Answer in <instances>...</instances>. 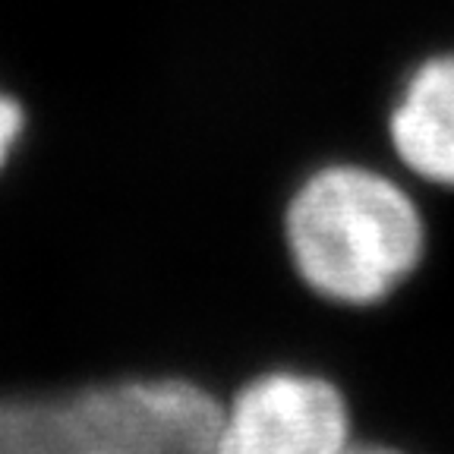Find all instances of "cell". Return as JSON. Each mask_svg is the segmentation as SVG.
<instances>
[{"mask_svg": "<svg viewBox=\"0 0 454 454\" xmlns=\"http://www.w3.org/2000/svg\"><path fill=\"white\" fill-rule=\"evenodd\" d=\"M350 417L332 382L269 372L221 407L218 454H350Z\"/></svg>", "mask_w": 454, "mask_h": 454, "instance_id": "3957f363", "label": "cell"}, {"mask_svg": "<svg viewBox=\"0 0 454 454\" xmlns=\"http://www.w3.org/2000/svg\"><path fill=\"white\" fill-rule=\"evenodd\" d=\"M391 142L413 174L454 186V54L426 60L391 114Z\"/></svg>", "mask_w": 454, "mask_h": 454, "instance_id": "277c9868", "label": "cell"}, {"mask_svg": "<svg viewBox=\"0 0 454 454\" xmlns=\"http://www.w3.org/2000/svg\"><path fill=\"white\" fill-rule=\"evenodd\" d=\"M350 454H395V451H379V448H369V451H350Z\"/></svg>", "mask_w": 454, "mask_h": 454, "instance_id": "8992f818", "label": "cell"}, {"mask_svg": "<svg viewBox=\"0 0 454 454\" xmlns=\"http://www.w3.org/2000/svg\"><path fill=\"white\" fill-rule=\"evenodd\" d=\"M221 404L184 379L0 395V454H218Z\"/></svg>", "mask_w": 454, "mask_h": 454, "instance_id": "7a4b0ae2", "label": "cell"}, {"mask_svg": "<svg viewBox=\"0 0 454 454\" xmlns=\"http://www.w3.org/2000/svg\"><path fill=\"white\" fill-rule=\"evenodd\" d=\"M413 199L376 170L338 164L312 174L287 208V249L312 291L338 303H379L423 255Z\"/></svg>", "mask_w": 454, "mask_h": 454, "instance_id": "6da1fadb", "label": "cell"}, {"mask_svg": "<svg viewBox=\"0 0 454 454\" xmlns=\"http://www.w3.org/2000/svg\"><path fill=\"white\" fill-rule=\"evenodd\" d=\"M22 133V111L13 98L0 95V168L7 164L10 152H13L16 139Z\"/></svg>", "mask_w": 454, "mask_h": 454, "instance_id": "5b68a950", "label": "cell"}]
</instances>
